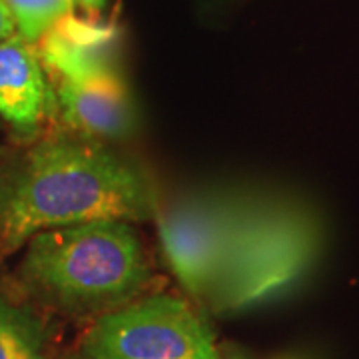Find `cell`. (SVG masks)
<instances>
[{"instance_id":"obj_9","label":"cell","mask_w":359,"mask_h":359,"mask_svg":"<svg viewBox=\"0 0 359 359\" xmlns=\"http://www.w3.org/2000/svg\"><path fill=\"white\" fill-rule=\"evenodd\" d=\"M46 344L39 316L0 292V359H48Z\"/></svg>"},{"instance_id":"obj_1","label":"cell","mask_w":359,"mask_h":359,"mask_svg":"<svg viewBox=\"0 0 359 359\" xmlns=\"http://www.w3.org/2000/svg\"><path fill=\"white\" fill-rule=\"evenodd\" d=\"M152 176L114 144L58 128L0 162V257L40 231L100 219L156 222Z\"/></svg>"},{"instance_id":"obj_13","label":"cell","mask_w":359,"mask_h":359,"mask_svg":"<svg viewBox=\"0 0 359 359\" xmlns=\"http://www.w3.org/2000/svg\"><path fill=\"white\" fill-rule=\"evenodd\" d=\"M74 2V8H82L88 18H100V13L104 11V4L106 0H72Z\"/></svg>"},{"instance_id":"obj_8","label":"cell","mask_w":359,"mask_h":359,"mask_svg":"<svg viewBox=\"0 0 359 359\" xmlns=\"http://www.w3.org/2000/svg\"><path fill=\"white\" fill-rule=\"evenodd\" d=\"M48 80L88 76L118 68V30L100 18L70 14L36 42Z\"/></svg>"},{"instance_id":"obj_14","label":"cell","mask_w":359,"mask_h":359,"mask_svg":"<svg viewBox=\"0 0 359 359\" xmlns=\"http://www.w3.org/2000/svg\"><path fill=\"white\" fill-rule=\"evenodd\" d=\"M276 359H306L304 355H295V353H287V355H280V358Z\"/></svg>"},{"instance_id":"obj_11","label":"cell","mask_w":359,"mask_h":359,"mask_svg":"<svg viewBox=\"0 0 359 359\" xmlns=\"http://www.w3.org/2000/svg\"><path fill=\"white\" fill-rule=\"evenodd\" d=\"M214 359H257L252 351H248L245 347L231 344V341H224L218 344L216 349V358Z\"/></svg>"},{"instance_id":"obj_4","label":"cell","mask_w":359,"mask_h":359,"mask_svg":"<svg viewBox=\"0 0 359 359\" xmlns=\"http://www.w3.org/2000/svg\"><path fill=\"white\" fill-rule=\"evenodd\" d=\"M216 334L192 304L156 294L102 313L82 339L88 359H214Z\"/></svg>"},{"instance_id":"obj_12","label":"cell","mask_w":359,"mask_h":359,"mask_svg":"<svg viewBox=\"0 0 359 359\" xmlns=\"http://www.w3.org/2000/svg\"><path fill=\"white\" fill-rule=\"evenodd\" d=\"M14 34H16V26H14L13 16L6 11V6L0 2V40L11 39Z\"/></svg>"},{"instance_id":"obj_5","label":"cell","mask_w":359,"mask_h":359,"mask_svg":"<svg viewBox=\"0 0 359 359\" xmlns=\"http://www.w3.org/2000/svg\"><path fill=\"white\" fill-rule=\"evenodd\" d=\"M244 190H198L160 208L158 236L170 269L204 304Z\"/></svg>"},{"instance_id":"obj_3","label":"cell","mask_w":359,"mask_h":359,"mask_svg":"<svg viewBox=\"0 0 359 359\" xmlns=\"http://www.w3.org/2000/svg\"><path fill=\"white\" fill-rule=\"evenodd\" d=\"M320 250V222L306 205L244 190L204 304L216 313L264 304L299 282Z\"/></svg>"},{"instance_id":"obj_10","label":"cell","mask_w":359,"mask_h":359,"mask_svg":"<svg viewBox=\"0 0 359 359\" xmlns=\"http://www.w3.org/2000/svg\"><path fill=\"white\" fill-rule=\"evenodd\" d=\"M11 13L16 34L36 44L52 26L74 14L72 0H0Z\"/></svg>"},{"instance_id":"obj_2","label":"cell","mask_w":359,"mask_h":359,"mask_svg":"<svg viewBox=\"0 0 359 359\" xmlns=\"http://www.w3.org/2000/svg\"><path fill=\"white\" fill-rule=\"evenodd\" d=\"M16 276L32 297L62 313L102 316L138 299L152 266L130 222L100 219L32 236Z\"/></svg>"},{"instance_id":"obj_7","label":"cell","mask_w":359,"mask_h":359,"mask_svg":"<svg viewBox=\"0 0 359 359\" xmlns=\"http://www.w3.org/2000/svg\"><path fill=\"white\" fill-rule=\"evenodd\" d=\"M54 114L56 100L36 44L18 34L0 40V116L22 136H34Z\"/></svg>"},{"instance_id":"obj_15","label":"cell","mask_w":359,"mask_h":359,"mask_svg":"<svg viewBox=\"0 0 359 359\" xmlns=\"http://www.w3.org/2000/svg\"><path fill=\"white\" fill-rule=\"evenodd\" d=\"M84 359H88V358H84Z\"/></svg>"},{"instance_id":"obj_6","label":"cell","mask_w":359,"mask_h":359,"mask_svg":"<svg viewBox=\"0 0 359 359\" xmlns=\"http://www.w3.org/2000/svg\"><path fill=\"white\" fill-rule=\"evenodd\" d=\"M50 86L66 130L110 144L136 130V108L120 70L60 78Z\"/></svg>"}]
</instances>
